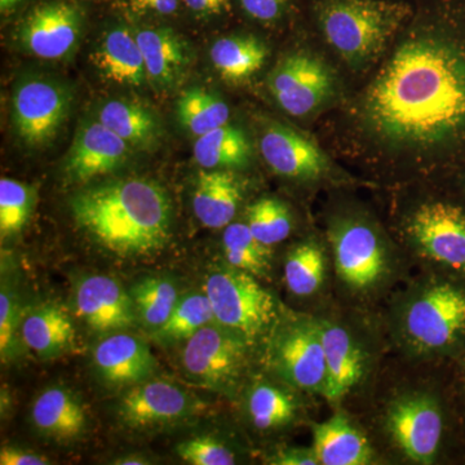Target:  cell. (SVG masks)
I'll list each match as a JSON object with an SVG mask.
<instances>
[{"mask_svg":"<svg viewBox=\"0 0 465 465\" xmlns=\"http://www.w3.org/2000/svg\"><path fill=\"white\" fill-rule=\"evenodd\" d=\"M32 421L45 437L57 442H70L84 433L87 416L75 394L54 387L45 390L34 401Z\"/></svg>","mask_w":465,"mask_h":465,"instance_id":"24","label":"cell"},{"mask_svg":"<svg viewBox=\"0 0 465 465\" xmlns=\"http://www.w3.org/2000/svg\"><path fill=\"white\" fill-rule=\"evenodd\" d=\"M176 452L185 463L193 465H232L235 463V457L232 450L210 436L194 437V439L185 440L177 446Z\"/></svg>","mask_w":465,"mask_h":465,"instance_id":"37","label":"cell"},{"mask_svg":"<svg viewBox=\"0 0 465 465\" xmlns=\"http://www.w3.org/2000/svg\"><path fill=\"white\" fill-rule=\"evenodd\" d=\"M145 61L148 81L161 90L179 84L192 64L188 45L167 27H143L134 30Z\"/></svg>","mask_w":465,"mask_h":465,"instance_id":"20","label":"cell"},{"mask_svg":"<svg viewBox=\"0 0 465 465\" xmlns=\"http://www.w3.org/2000/svg\"><path fill=\"white\" fill-rule=\"evenodd\" d=\"M73 106V94L65 84L47 76H25L12 94V127L29 148L48 146L57 139Z\"/></svg>","mask_w":465,"mask_h":465,"instance_id":"8","label":"cell"},{"mask_svg":"<svg viewBox=\"0 0 465 465\" xmlns=\"http://www.w3.org/2000/svg\"><path fill=\"white\" fill-rule=\"evenodd\" d=\"M131 298L140 322L153 332L167 322L179 302L176 286L162 277H148L134 284Z\"/></svg>","mask_w":465,"mask_h":465,"instance_id":"31","label":"cell"},{"mask_svg":"<svg viewBox=\"0 0 465 465\" xmlns=\"http://www.w3.org/2000/svg\"><path fill=\"white\" fill-rule=\"evenodd\" d=\"M336 273L351 289L378 286L388 272V247L378 225L360 213L333 217L329 228Z\"/></svg>","mask_w":465,"mask_h":465,"instance_id":"7","label":"cell"},{"mask_svg":"<svg viewBox=\"0 0 465 465\" xmlns=\"http://www.w3.org/2000/svg\"><path fill=\"white\" fill-rule=\"evenodd\" d=\"M269 365L291 387L324 393L326 360L320 322L298 318L273 329L268 348Z\"/></svg>","mask_w":465,"mask_h":465,"instance_id":"9","label":"cell"},{"mask_svg":"<svg viewBox=\"0 0 465 465\" xmlns=\"http://www.w3.org/2000/svg\"><path fill=\"white\" fill-rule=\"evenodd\" d=\"M133 148L97 119L84 122L76 131L66 154L64 174L67 183H87L119 170Z\"/></svg>","mask_w":465,"mask_h":465,"instance_id":"16","label":"cell"},{"mask_svg":"<svg viewBox=\"0 0 465 465\" xmlns=\"http://www.w3.org/2000/svg\"><path fill=\"white\" fill-rule=\"evenodd\" d=\"M213 320V307L206 293L193 292L179 299L173 314L161 329L153 332V338L159 342L170 344L188 341L202 327L207 326Z\"/></svg>","mask_w":465,"mask_h":465,"instance_id":"33","label":"cell"},{"mask_svg":"<svg viewBox=\"0 0 465 465\" xmlns=\"http://www.w3.org/2000/svg\"><path fill=\"white\" fill-rule=\"evenodd\" d=\"M198 403L188 391L164 381H146L134 385L119 403V416L136 430L164 427L191 418Z\"/></svg>","mask_w":465,"mask_h":465,"instance_id":"15","label":"cell"},{"mask_svg":"<svg viewBox=\"0 0 465 465\" xmlns=\"http://www.w3.org/2000/svg\"><path fill=\"white\" fill-rule=\"evenodd\" d=\"M243 200V186L234 171L202 170L195 180L193 210L202 225L226 228Z\"/></svg>","mask_w":465,"mask_h":465,"instance_id":"22","label":"cell"},{"mask_svg":"<svg viewBox=\"0 0 465 465\" xmlns=\"http://www.w3.org/2000/svg\"><path fill=\"white\" fill-rule=\"evenodd\" d=\"M401 333L418 354L457 347L465 338V289L451 282L421 287L403 307Z\"/></svg>","mask_w":465,"mask_h":465,"instance_id":"4","label":"cell"},{"mask_svg":"<svg viewBox=\"0 0 465 465\" xmlns=\"http://www.w3.org/2000/svg\"><path fill=\"white\" fill-rule=\"evenodd\" d=\"M273 465H316L320 464L313 448H292L277 452L268 461Z\"/></svg>","mask_w":465,"mask_h":465,"instance_id":"41","label":"cell"},{"mask_svg":"<svg viewBox=\"0 0 465 465\" xmlns=\"http://www.w3.org/2000/svg\"><path fill=\"white\" fill-rule=\"evenodd\" d=\"M295 400L290 393L271 384H259L249 396L251 421L258 430H277L295 418Z\"/></svg>","mask_w":465,"mask_h":465,"instance_id":"34","label":"cell"},{"mask_svg":"<svg viewBox=\"0 0 465 465\" xmlns=\"http://www.w3.org/2000/svg\"><path fill=\"white\" fill-rule=\"evenodd\" d=\"M326 258L317 241L308 240L291 249L284 262V280L293 295H313L322 287Z\"/></svg>","mask_w":465,"mask_h":465,"instance_id":"30","label":"cell"},{"mask_svg":"<svg viewBox=\"0 0 465 465\" xmlns=\"http://www.w3.org/2000/svg\"><path fill=\"white\" fill-rule=\"evenodd\" d=\"M259 152L278 176L300 183L333 179L338 168L313 139L282 122L266 121L259 134Z\"/></svg>","mask_w":465,"mask_h":465,"instance_id":"13","label":"cell"},{"mask_svg":"<svg viewBox=\"0 0 465 465\" xmlns=\"http://www.w3.org/2000/svg\"><path fill=\"white\" fill-rule=\"evenodd\" d=\"M405 234L421 256L465 273V210L445 201L419 204L405 220Z\"/></svg>","mask_w":465,"mask_h":465,"instance_id":"12","label":"cell"},{"mask_svg":"<svg viewBox=\"0 0 465 465\" xmlns=\"http://www.w3.org/2000/svg\"><path fill=\"white\" fill-rule=\"evenodd\" d=\"M96 119L133 149L152 150L163 139L159 116L137 101H105L97 109Z\"/></svg>","mask_w":465,"mask_h":465,"instance_id":"23","label":"cell"},{"mask_svg":"<svg viewBox=\"0 0 465 465\" xmlns=\"http://www.w3.org/2000/svg\"><path fill=\"white\" fill-rule=\"evenodd\" d=\"M183 5L198 17H213L224 14L232 0H182Z\"/></svg>","mask_w":465,"mask_h":465,"instance_id":"43","label":"cell"},{"mask_svg":"<svg viewBox=\"0 0 465 465\" xmlns=\"http://www.w3.org/2000/svg\"><path fill=\"white\" fill-rule=\"evenodd\" d=\"M204 293L219 326L237 333L251 345L273 331L277 305L255 275L231 266L208 275Z\"/></svg>","mask_w":465,"mask_h":465,"instance_id":"6","label":"cell"},{"mask_svg":"<svg viewBox=\"0 0 465 465\" xmlns=\"http://www.w3.org/2000/svg\"><path fill=\"white\" fill-rule=\"evenodd\" d=\"M313 450L323 465H366L374 458L369 440L341 414L313 425Z\"/></svg>","mask_w":465,"mask_h":465,"instance_id":"26","label":"cell"},{"mask_svg":"<svg viewBox=\"0 0 465 465\" xmlns=\"http://www.w3.org/2000/svg\"><path fill=\"white\" fill-rule=\"evenodd\" d=\"M127 7L136 15L171 16L179 8L180 0H124Z\"/></svg>","mask_w":465,"mask_h":465,"instance_id":"40","label":"cell"},{"mask_svg":"<svg viewBox=\"0 0 465 465\" xmlns=\"http://www.w3.org/2000/svg\"><path fill=\"white\" fill-rule=\"evenodd\" d=\"M407 21L341 115L345 150L430 170L465 162V0H411Z\"/></svg>","mask_w":465,"mask_h":465,"instance_id":"1","label":"cell"},{"mask_svg":"<svg viewBox=\"0 0 465 465\" xmlns=\"http://www.w3.org/2000/svg\"><path fill=\"white\" fill-rule=\"evenodd\" d=\"M76 316L97 332H121L136 322L133 298L113 278L92 275L76 287Z\"/></svg>","mask_w":465,"mask_h":465,"instance_id":"17","label":"cell"},{"mask_svg":"<svg viewBox=\"0 0 465 465\" xmlns=\"http://www.w3.org/2000/svg\"><path fill=\"white\" fill-rule=\"evenodd\" d=\"M268 57V45L250 33L223 36L210 50L213 69L223 81L232 84L249 82L264 67Z\"/></svg>","mask_w":465,"mask_h":465,"instance_id":"27","label":"cell"},{"mask_svg":"<svg viewBox=\"0 0 465 465\" xmlns=\"http://www.w3.org/2000/svg\"><path fill=\"white\" fill-rule=\"evenodd\" d=\"M76 226L119 258H149L167 246L173 203L153 180L122 177L88 186L70 200Z\"/></svg>","mask_w":465,"mask_h":465,"instance_id":"2","label":"cell"},{"mask_svg":"<svg viewBox=\"0 0 465 465\" xmlns=\"http://www.w3.org/2000/svg\"><path fill=\"white\" fill-rule=\"evenodd\" d=\"M226 262L232 268L265 277L271 269V247L265 246L251 232L246 223H231L223 235Z\"/></svg>","mask_w":465,"mask_h":465,"instance_id":"32","label":"cell"},{"mask_svg":"<svg viewBox=\"0 0 465 465\" xmlns=\"http://www.w3.org/2000/svg\"><path fill=\"white\" fill-rule=\"evenodd\" d=\"M21 336L26 347L43 360L63 356L75 348L74 323L58 305L33 309L21 322Z\"/></svg>","mask_w":465,"mask_h":465,"instance_id":"25","label":"cell"},{"mask_svg":"<svg viewBox=\"0 0 465 465\" xmlns=\"http://www.w3.org/2000/svg\"><path fill=\"white\" fill-rule=\"evenodd\" d=\"M266 87L284 113L308 119L335 105L341 94L338 73L309 48L287 52L266 78Z\"/></svg>","mask_w":465,"mask_h":465,"instance_id":"5","label":"cell"},{"mask_svg":"<svg viewBox=\"0 0 465 465\" xmlns=\"http://www.w3.org/2000/svg\"><path fill=\"white\" fill-rule=\"evenodd\" d=\"M176 115L183 130L201 137L231 122V110L215 92L193 87L183 91L176 103Z\"/></svg>","mask_w":465,"mask_h":465,"instance_id":"29","label":"cell"},{"mask_svg":"<svg viewBox=\"0 0 465 465\" xmlns=\"http://www.w3.org/2000/svg\"><path fill=\"white\" fill-rule=\"evenodd\" d=\"M92 63L113 84L142 88L149 82L136 35L124 25L110 27L104 33L100 45L92 54Z\"/></svg>","mask_w":465,"mask_h":465,"instance_id":"21","label":"cell"},{"mask_svg":"<svg viewBox=\"0 0 465 465\" xmlns=\"http://www.w3.org/2000/svg\"><path fill=\"white\" fill-rule=\"evenodd\" d=\"M246 224L256 240L272 247L289 237L292 216L282 201L264 197L247 208Z\"/></svg>","mask_w":465,"mask_h":465,"instance_id":"35","label":"cell"},{"mask_svg":"<svg viewBox=\"0 0 465 465\" xmlns=\"http://www.w3.org/2000/svg\"><path fill=\"white\" fill-rule=\"evenodd\" d=\"M0 464L2 465H45L50 464L47 458L27 451V450L5 446L0 450Z\"/></svg>","mask_w":465,"mask_h":465,"instance_id":"42","label":"cell"},{"mask_svg":"<svg viewBox=\"0 0 465 465\" xmlns=\"http://www.w3.org/2000/svg\"><path fill=\"white\" fill-rule=\"evenodd\" d=\"M320 327L327 370L323 396L338 402L362 381L366 356L351 333L341 324L321 321Z\"/></svg>","mask_w":465,"mask_h":465,"instance_id":"19","label":"cell"},{"mask_svg":"<svg viewBox=\"0 0 465 465\" xmlns=\"http://www.w3.org/2000/svg\"><path fill=\"white\" fill-rule=\"evenodd\" d=\"M308 12L342 63L362 72L387 54L414 5L411 0H309Z\"/></svg>","mask_w":465,"mask_h":465,"instance_id":"3","label":"cell"},{"mask_svg":"<svg viewBox=\"0 0 465 465\" xmlns=\"http://www.w3.org/2000/svg\"><path fill=\"white\" fill-rule=\"evenodd\" d=\"M18 324L20 309L16 296L7 287L3 286L0 292V354L3 362H8L14 356Z\"/></svg>","mask_w":465,"mask_h":465,"instance_id":"39","label":"cell"},{"mask_svg":"<svg viewBox=\"0 0 465 465\" xmlns=\"http://www.w3.org/2000/svg\"><path fill=\"white\" fill-rule=\"evenodd\" d=\"M244 16L260 25L271 26L282 23L298 8L300 0H237Z\"/></svg>","mask_w":465,"mask_h":465,"instance_id":"38","label":"cell"},{"mask_svg":"<svg viewBox=\"0 0 465 465\" xmlns=\"http://www.w3.org/2000/svg\"><path fill=\"white\" fill-rule=\"evenodd\" d=\"M250 342L213 322L186 341L183 371L191 381L213 391L237 384L247 362Z\"/></svg>","mask_w":465,"mask_h":465,"instance_id":"10","label":"cell"},{"mask_svg":"<svg viewBox=\"0 0 465 465\" xmlns=\"http://www.w3.org/2000/svg\"><path fill=\"white\" fill-rule=\"evenodd\" d=\"M94 362L104 381L119 387L149 381L157 370L148 345L125 332H115L100 341L94 348Z\"/></svg>","mask_w":465,"mask_h":465,"instance_id":"18","label":"cell"},{"mask_svg":"<svg viewBox=\"0 0 465 465\" xmlns=\"http://www.w3.org/2000/svg\"><path fill=\"white\" fill-rule=\"evenodd\" d=\"M35 189L17 180H0V232L2 240L17 234L29 223L35 206Z\"/></svg>","mask_w":465,"mask_h":465,"instance_id":"36","label":"cell"},{"mask_svg":"<svg viewBox=\"0 0 465 465\" xmlns=\"http://www.w3.org/2000/svg\"><path fill=\"white\" fill-rule=\"evenodd\" d=\"M464 182H465V174H464Z\"/></svg>","mask_w":465,"mask_h":465,"instance_id":"46","label":"cell"},{"mask_svg":"<svg viewBox=\"0 0 465 465\" xmlns=\"http://www.w3.org/2000/svg\"><path fill=\"white\" fill-rule=\"evenodd\" d=\"M24 2L25 0H0V11L3 15H9V12L15 11Z\"/></svg>","mask_w":465,"mask_h":465,"instance_id":"45","label":"cell"},{"mask_svg":"<svg viewBox=\"0 0 465 465\" xmlns=\"http://www.w3.org/2000/svg\"><path fill=\"white\" fill-rule=\"evenodd\" d=\"M252 143L249 134L240 125L226 124L203 136L194 143V159L203 170H246L252 162Z\"/></svg>","mask_w":465,"mask_h":465,"instance_id":"28","label":"cell"},{"mask_svg":"<svg viewBox=\"0 0 465 465\" xmlns=\"http://www.w3.org/2000/svg\"><path fill=\"white\" fill-rule=\"evenodd\" d=\"M150 461L148 459L140 457V455H127V457H122L113 461V464L116 465H146Z\"/></svg>","mask_w":465,"mask_h":465,"instance_id":"44","label":"cell"},{"mask_svg":"<svg viewBox=\"0 0 465 465\" xmlns=\"http://www.w3.org/2000/svg\"><path fill=\"white\" fill-rule=\"evenodd\" d=\"M387 430L410 460L432 464L439 454L443 416L439 401L428 393H409L391 403Z\"/></svg>","mask_w":465,"mask_h":465,"instance_id":"14","label":"cell"},{"mask_svg":"<svg viewBox=\"0 0 465 465\" xmlns=\"http://www.w3.org/2000/svg\"><path fill=\"white\" fill-rule=\"evenodd\" d=\"M84 9L73 0H45L24 15L15 32L18 47L43 60H63L78 47Z\"/></svg>","mask_w":465,"mask_h":465,"instance_id":"11","label":"cell"}]
</instances>
